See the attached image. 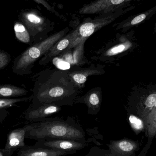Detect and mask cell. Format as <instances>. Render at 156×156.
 <instances>
[{"mask_svg": "<svg viewBox=\"0 0 156 156\" xmlns=\"http://www.w3.org/2000/svg\"><path fill=\"white\" fill-rule=\"evenodd\" d=\"M74 153L58 149H52L35 145L25 146L20 148L17 156H61Z\"/></svg>", "mask_w": 156, "mask_h": 156, "instance_id": "10", "label": "cell"}, {"mask_svg": "<svg viewBox=\"0 0 156 156\" xmlns=\"http://www.w3.org/2000/svg\"><path fill=\"white\" fill-rule=\"evenodd\" d=\"M12 60L9 53L4 50H0V70L5 68Z\"/></svg>", "mask_w": 156, "mask_h": 156, "instance_id": "21", "label": "cell"}, {"mask_svg": "<svg viewBox=\"0 0 156 156\" xmlns=\"http://www.w3.org/2000/svg\"><path fill=\"white\" fill-rule=\"evenodd\" d=\"M28 93L25 89L12 84H0V99L17 98L26 95Z\"/></svg>", "mask_w": 156, "mask_h": 156, "instance_id": "16", "label": "cell"}, {"mask_svg": "<svg viewBox=\"0 0 156 156\" xmlns=\"http://www.w3.org/2000/svg\"><path fill=\"white\" fill-rule=\"evenodd\" d=\"M30 127V125H27L10 132L4 148H1L5 156H12L16 150L25 146L24 140L26 134Z\"/></svg>", "mask_w": 156, "mask_h": 156, "instance_id": "8", "label": "cell"}, {"mask_svg": "<svg viewBox=\"0 0 156 156\" xmlns=\"http://www.w3.org/2000/svg\"><path fill=\"white\" fill-rule=\"evenodd\" d=\"M135 1L138 0H94L83 5L78 12L82 15L107 13L129 6Z\"/></svg>", "mask_w": 156, "mask_h": 156, "instance_id": "6", "label": "cell"}, {"mask_svg": "<svg viewBox=\"0 0 156 156\" xmlns=\"http://www.w3.org/2000/svg\"><path fill=\"white\" fill-rule=\"evenodd\" d=\"M132 128L136 132H141L144 128L143 122L134 115H131L129 118Z\"/></svg>", "mask_w": 156, "mask_h": 156, "instance_id": "20", "label": "cell"}, {"mask_svg": "<svg viewBox=\"0 0 156 156\" xmlns=\"http://www.w3.org/2000/svg\"><path fill=\"white\" fill-rule=\"evenodd\" d=\"M37 3L38 4L42 5L45 8H46L48 11L52 12L53 13L55 14L56 15L58 16L59 14L55 10L53 6H51L46 0H33Z\"/></svg>", "mask_w": 156, "mask_h": 156, "instance_id": "22", "label": "cell"}, {"mask_svg": "<svg viewBox=\"0 0 156 156\" xmlns=\"http://www.w3.org/2000/svg\"><path fill=\"white\" fill-rule=\"evenodd\" d=\"M26 138L42 141L47 138L81 140L84 134L72 125L58 121H43L30 124Z\"/></svg>", "mask_w": 156, "mask_h": 156, "instance_id": "2", "label": "cell"}, {"mask_svg": "<svg viewBox=\"0 0 156 156\" xmlns=\"http://www.w3.org/2000/svg\"><path fill=\"white\" fill-rule=\"evenodd\" d=\"M156 14V5L138 14L129 16L117 24V29H128L151 19Z\"/></svg>", "mask_w": 156, "mask_h": 156, "instance_id": "13", "label": "cell"}, {"mask_svg": "<svg viewBox=\"0 0 156 156\" xmlns=\"http://www.w3.org/2000/svg\"><path fill=\"white\" fill-rule=\"evenodd\" d=\"M155 105H156V104H155Z\"/></svg>", "mask_w": 156, "mask_h": 156, "instance_id": "26", "label": "cell"}, {"mask_svg": "<svg viewBox=\"0 0 156 156\" xmlns=\"http://www.w3.org/2000/svg\"><path fill=\"white\" fill-rule=\"evenodd\" d=\"M69 31V28L66 27L29 47L15 59L13 72L18 76L31 74L35 62L45 55L57 42L66 35Z\"/></svg>", "mask_w": 156, "mask_h": 156, "instance_id": "3", "label": "cell"}, {"mask_svg": "<svg viewBox=\"0 0 156 156\" xmlns=\"http://www.w3.org/2000/svg\"><path fill=\"white\" fill-rule=\"evenodd\" d=\"M135 8V6L131 5L123 7L114 12L101 14V16L91 19L88 22H84L77 28L78 36L71 48L77 46L79 44L86 41V39L96 31L102 27L108 25L116 20L119 16Z\"/></svg>", "mask_w": 156, "mask_h": 156, "instance_id": "4", "label": "cell"}, {"mask_svg": "<svg viewBox=\"0 0 156 156\" xmlns=\"http://www.w3.org/2000/svg\"><path fill=\"white\" fill-rule=\"evenodd\" d=\"M60 107L57 105L45 104L36 107H31L25 114V118L28 121H40L53 114L59 112Z\"/></svg>", "mask_w": 156, "mask_h": 156, "instance_id": "11", "label": "cell"}, {"mask_svg": "<svg viewBox=\"0 0 156 156\" xmlns=\"http://www.w3.org/2000/svg\"><path fill=\"white\" fill-rule=\"evenodd\" d=\"M156 103V94H150L147 97L145 101V105L147 107H152Z\"/></svg>", "mask_w": 156, "mask_h": 156, "instance_id": "23", "label": "cell"}, {"mask_svg": "<svg viewBox=\"0 0 156 156\" xmlns=\"http://www.w3.org/2000/svg\"><path fill=\"white\" fill-rule=\"evenodd\" d=\"M32 99L33 96L23 98L0 99V124L2 123L9 115L10 112L8 109L16 106L20 103L28 101Z\"/></svg>", "mask_w": 156, "mask_h": 156, "instance_id": "15", "label": "cell"}, {"mask_svg": "<svg viewBox=\"0 0 156 156\" xmlns=\"http://www.w3.org/2000/svg\"><path fill=\"white\" fill-rule=\"evenodd\" d=\"M109 147L116 154L128 156L139 150V144L130 139H123L112 141Z\"/></svg>", "mask_w": 156, "mask_h": 156, "instance_id": "12", "label": "cell"}, {"mask_svg": "<svg viewBox=\"0 0 156 156\" xmlns=\"http://www.w3.org/2000/svg\"><path fill=\"white\" fill-rule=\"evenodd\" d=\"M36 145L52 149L74 152L82 149L85 146L83 143L72 139H56L52 141L38 142Z\"/></svg>", "mask_w": 156, "mask_h": 156, "instance_id": "9", "label": "cell"}, {"mask_svg": "<svg viewBox=\"0 0 156 156\" xmlns=\"http://www.w3.org/2000/svg\"><path fill=\"white\" fill-rule=\"evenodd\" d=\"M130 45L131 44H130V43L128 42L119 44L115 46L110 49H108L105 52V55L106 56H112L115 55L122 53L126 50L127 48H128V47H129Z\"/></svg>", "mask_w": 156, "mask_h": 156, "instance_id": "19", "label": "cell"}, {"mask_svg": "<svg viewBox=\"0 0 156 156\" xmlns=\"http://www.w3.org/2000/svg\"><path fill=\"white\" fill-rule=\"evenodd\" d=\"M14 31L16 39L25 44H29L31 42V36L26 27L18 20L14 24Z\"/></svg>", "mask_w": 156, "mask_h": 156, "instance_id": "17", "label": "cell"}, {"mask_svg": "<svg viewBox=\"0 0 156 156\" xmlns=\"http://www.w3.org/2000/svg\"><path fill=\"white\" fill-rule=\"evenodd\" d=\"M76 87L69 74L61 70L56 71L46 79L40 77L36 82L33 95L34 102L38 104L56 105L57 101L71 96L75 97Z\"/></svg>", "mask_w": 156, "mask_h": 156, "instance_id": "1", "label": "cell"}, {"mask_svg": "<svg viewBox=\"0 0 156 156\" xmlns=\"http://www.w3.org/2000/svg\"><path fill=\"white\" fill-rule=\"evenodd\" d=\"M155 30H156V22L155 23Z\"/></svg>", "mask_w": 156, "mask_h": 156, "instance_id": "25", "label": "cell"}, {"mask_svg": "<svg viewBox=\"0 0 156 156\" xmlns=\"http://www.w3.org/2000/svg\"><path fill=\"white\" fill-rule=\"evenodd\" d=\"M78 36L77 29L64 36L57 42L50 50L44 55L39 61L40 65H46L54 58L64 53L65 51L71 49L72 45Z\"/></svg>", "mask_w": 156, "mask_h": 156, "instance_id": "7", "label": "cell"}, {"mask_svg": "<svg viewBox=\"0 0 156 156\" xmlns=\"http://www.w3.org/2000/svg\"><path fill=\"white\" fill-rule=\"evenodd\" d=\"M84 101L89 108L92 111H96L101 106V93L97 90H92L85 96Z\"/></svg>", "mask_w": 156, "mask_h": 156, "instance_id": "18", "label": "cell"}, {"mask_svg": "<svg viewBox=\"0 0 156 156\" xmlns=\"http://www.w3.org/2000/svg\"><path fill=\"white\" fill-rule=\"evenodd\" d=\"M0 156H5L4 154H3L2 152L1 148H0Z\"/></svg>", "mask_w": 156, "mask_h": 156, "instance_id": "24", "label": "cell"}, {"mask_svg": "<svg viewBox=\"0 0 156 156\" xmlns=\"http://www.w3.org/2000/svg\"><path fill=\"white\" fill-rule=\"evenodd\" d=\"M103 70L100 67H90L80 70L73 71L69 74L70 80L77 87H82L84 85L87 78L89 76L100 75L102 74Z\"/></svg>", "mask_w": 156, "mask_h": 156, "instance_id": "14", "label": "cell"}, {"mask_svg": "<svg viewBox=\"0 0 156 156\" xmlns=\"http://www.w3.org/2000/svg\"><path fill=\"white\" fill-rule=\"evenodd\" d=\"M18 18L28 30L31 38H34L45 32L50 25L49 20L35 9L22 10Z\"/></svg>", "mask_w": 156, "mask_h": 156, "instance_id": "5", "label": "cell"}]
</instances>
